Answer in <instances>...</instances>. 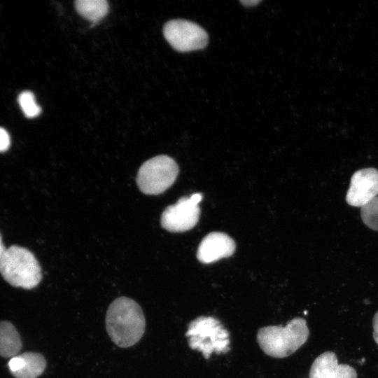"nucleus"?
I'll return each instance as SVG.
<instances>
[{
  "label": "nucleus",
  "mask_w": 378,
  "mask_h": 378,
  "mask_svg": "<svg viewBox=\"0 0 378 378\" xmlns=\"http://www.w3.org/2000/svg\"><path fill=\"white\" fill-rule=\"evenodd\" d=\"M145 328L144 312L134 300L120 297L109 305L106 314V328L117 346L127 348L134 345L142 337Z\"/></svg>",
  "instance_id": "obj_1"
},
{
  "label": "nucleus",
  "mask_w": 378,
  "mask_h": 378,
  "mask_svg": "<svg viewBox=\"0 0 378 378\" xmlns=\"http://www.w3.org/2000/svg\"><path fill=\"white\" fill-rule=\"evenodd\" d=\"M309 330L305 319L296 317L285 326H269L257 333L260 349L273 358H285L295 352L308 339Z\"/></svg>",
  "instance_id": "obj_2"
},
{
  "label": "nucleus",
  "mask_w": 378,
  "mask_h": 378,
  "mask_svg": "<svg viewBox=\"0 0 378 378\" xmlns=\"http://www.w3.org/2000/svg\"><path fill=\"white\" fill-rule=\"evenodd\" d=\"M0 273L14 287L31 289L41 280V267L29 250L11 246L0 260Z\"/></svg>",
  "instance_id": "obj_3"
},
{
  "label": "nucleus",
  "mask_w": 378,
  "mask_h": 378,
  "mask_svg": "<svg viewBox=\"0 0 378 378\" xmlns=\"http://www.w3.org/2000/svg\"><path fill=\"white\" fill-rule=\"evenodd\" d=\"M186 336L189 346L202 352L206 359L214 352L225 354L230 349L228 331L211 316H199L190 322Z\"/></svg>",
  "instance_id": "obj_4"
},
{
  "label": "nucleus",
  "mask_w": 378,
  "mask_h": 378,
  "mask_svg": "<svg viewBox=\"0 0 378 378\" xmlns=\"http://www.w3.org/2000/svg\"><path fill=\"white\" fill-rule=\"evenodd\" d=\"M178 167L172 158L161 155L149 159L140 167L136 183L146 195H159L167 190L176 181Z\"/></svg>",
  "instance_id": "obj_5"
},
{
  "label": "nucleus",
  "mask_w": 378,
  "mask_h": 378,
  "mask_svg": "<svg viewBox=\"0 0 378 378\" xmlns=\"http://www.w3.org/2000/svg\"><path fill=\"white\" fill-rule=\"evenodd\" d=\"M163 34L174 49L182 52L202 49L209 39L202 27L183 19L168 21L164 26Z\"/></svg>",
  "instance_id": "obj_6"
},
{
  "label": "nucleus",
  "mask_w": 378,
  "mask_h": 378,
  "mask_svg": "<svg viewBox=\"0 0 378 378\" xmlns=\"http://www.w3.org/2000/svg\"><path fill=\"white\" fill-rule=\"evenodd\" d=\"M202 199L200 193L189 197H181L176 204L167 206L161 216L162 227L172 232H181L192 229L200 217L199 203Z\"/></svg>",
  "instance_id": "obj_7"
},
{
  "label": "nucleus",
  "mask_w": 378,
  "mask_h": 378,
  "mask_svg": "<svg viewBox=\"0 0 378 378\" xmlns=\"http://www.w3.org/2000/svg\"><path fill=\"white\" fill-rule=\"evenodd\" d=\"M378 195V170L364 168L351 176L346 201L352 206L362 207Z\"/></svg>",
  "instance_id": "obj_8"
},
{
  "label": "nucleus",
  "mask_w": 378,
  "mask_h": 378,
  "mask_svg": "<svg viewBox=\"0 0 378 378\" xmlns=\"http://www.w3.org/2000/svg\"><path fill=\"white\" fill-rule=\"evenodd\" d=\"M235 250L234 240L227 234L214 232L208 234L200 242L197 258L202 263H211L229 257Z\"/></svg>",
  "instance_id": "obj_9"
},
{
  "label": "nucleus",
  "mask_w": 378,
  "mask_h": 378,
  "mask_svg": "<svg viewBox=\"0 0 378 378\" xmlns=\"http://www.w3.org/2000/svg\"><path fill=\"white\" fill-rule=\"evenodd\" d=\"M309 378H357V373L349 365L339 364L334 352L326 351L314 360Z\"/></svg>",
  "instance_id": "obj_10"
},
{
  "label": "nucleus",
  "mask_w": 378,
  "mask_h": 378,
  "mask_svg": "<svg viewBox=\"0 0 378 378\" xmlns=\"http://www.w3.org/2000/svg\"><path fill=\"white\" fill-rule=\"evenodd\" d=\"M8 368L15 378H36L45 370L46 361L38 353L25 352L10 358Z\"/></svg>",
  "instance_id": "obj_11"
},
{
  "label": "nucleus",
  "mask_w": 378,
  "mask_h": 378,
  "mask_svg": "<svg viewBox=\"0 0 378 378\" xmlns=\"http://www.w3.org/2000/svg\"><path fill=\"white\" fill-rule=\"evenodd\" d=\"M22 348L20 335L15 326L8 321L0 322V356L13 358Z\"/></svg>",
  "instance_id": "obj_12"
},
{
  "label": "nucleus",
  "mask_w": 378,
  "mask_h": 378,
  "mask_svg": "<svg viewBox=\"0 0 378 378\" xmlns=\"http://www.w3.org/2000/svg\"><path fill=\"white\" fill-rule=\"evenodd\" d=\"M75 8L85 19L97 22L107 14L108 4L106 0H77Z\"/></svg>",
  "instance_id": "obj_13"
},
{
  "label": "nucleus",
  "mask_w": 378,
  "mask_h": 378,
  "mask_svg": "<svg viewBox=\"0 0 378 378\" xmlns=\"http://www.w3.org/2000/svg\"><path fill=\"white\" fill-rule=\"evenodd\" d=\"M360 216L365 225L378 231V196L360 207Z\"/></svg>",
  "instance_id": "obj_14"
},
{
  "label": "nucleus",
  "mask_w": 378,
  "mask_h": 378,
  "mask_svg": "<svg viewBox=\"0 0 378 378\" xmlns=\"http://www.w3.org/2000/svg\"><path fill=\"white\" fill-rule=\"evenodd\" d=\"M20 106L24 114L29 118L38 116L41 108L37 104L34 94L30 91L22 92L18 99Z\"/></svg>",
  "instance_id": "obj_15"
},
{
  "label": "nucleus",
  "mask_w": 378,
  "mask_h": 378,
  "mask_svg": "<svg viewBox=\"0 0 378 378\" xmlns=\"http://www.w3.org/2000/svg\"><path fill=\"white\" fill-rule=\"evenodd\" d=\"M10 136L7 131L0 127V152L7 150L10 146Z\"/></svg>",
  "instance_id": "obj_16"
},
{
  "label": "nucleus",
  "mask_w": 378,
  "mask_h": 378,
  "mask_svg": "<svg viewBox=\"0 0 378 378\" xmlns=\"http://www.w3.org/2000/svg\"><path fill=\"white\" fill-rule=\"evenodd\" d=\"M373 338L378 344V311L376 312L372 320Z\"/></svg>",
  "instance_id": "obj_17"
},
{
  "label": "nucleus",
  "mask_w": 378,
  "mask_h": 378,
  "mask_svg": "<svg viewBox=\"0 0 378 378\" xmlns=\"http://www.w3.org/2000/svg\"><path fill=\"white\" fill-rule=\"evenodd\" d=\"M241 3L243 4L246 6H253L258 3H260V1L256 0H250V1H241Z\"/></svg>",
  "instance_id": "obj_18"
},
{
  "label": "nucleus",
  "mask_w": 378,
  "mask_h": 378,
  "mask_svg": "<svg viewBox=\"0 0 378 378\" xmlns=\"http://www.w3.org/2000/svg\"><path fill=\"white\" fill-rule=\"evenodd\" d=\"M6 249L7 248H5L4 245L2 243L1 237V234H0V260L1 259L3 255H4Z\"/></svg>",
  "instance_id": "obj_19"
}]
</instances>
